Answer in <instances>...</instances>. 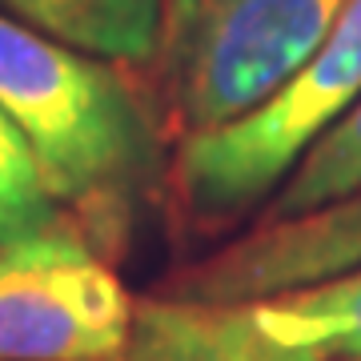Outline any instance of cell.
<instances>
[{
	"instance_id": "6da1fadb",
	"label": "cell",
	"mask_w": 361,
	"mask_h": 361,
	"mask_svg": "<svg viewBox=\"0 0 361 361\" xmlns=\"http://www.w3.org/2000/svg\"><path fill=\"white\" fill-rule=\"evenodd\" d=\"M0 113L25 133L61 205L113 209L153 169V129L125 80L8 16H0Z\"/></svg>"
},
{
	"instance_id": "7a4b0ae2",
	"label": "cell",
	"mask_w": 361,
	"mask_h": 361,
	"mask_svg": "<svg viewBox=\"0 0 361 361\" xmlns=\"http://www.w3.org/2000/svg\"><path fill=\"white\" fill-rule=\"evenodd\" d=\"M361 97V0H349L322 49L277 97L233 125L180 141L169 189L201 229L269 201L301 153Z\"/></svg>"
},
{
	"instance_id": "3957f363",
	"label": "cell",
	"mask_w": 361,
	"mask_h": 361,
	"mask_svg": "<svg viewBox=\"0 0 361 361\" xmlns=\"http://www.w3.org/2000/svg\"><path fill=\"white\" fill-rule=\"evenodd\" d=\"M349 0H169L165 97L177 125L205 133L277 97L310 65Z\"/></svg>"
},
{
	"instance_id": "277c9868",
	"label": "cell",
	"mask_w": 361,
	"mask_h": 361,
	"mask_svg": "<svg viewBox=\"0 0 361 361\" xmlns=\"http://www.w3.org/2000/svg\"><path fill=\"white\" fill-rule=\"evenodd\" d=\"M121 361H361V265L245 301L137 297Z\"/></svg>"
},
{
	"instance_id": "5b68a950",
	"label": "cell",
	"mask_w": 361,
	"mask_h": 361,
	"mask_svg": "<svg viewBox=\"0 0 361 361\" xmlns=\"http://www.w3.org/2000/svg\"><path fill=\"white\" fill-rule=\"evenodd\" d=\"M133 317L129 285L73 225L0 241V361H121Z\"/></svg>"
},
{
	"instance_id": "8992f818",
	"label": "cell",
	"mask_w": 361,
	"mask_h": 361,
	"mask_svg": "<svg viewBox=\"0 0 361 361\" xmlns=\"http://www.w3.org/2000/svg\"><path fill=\"white\" fill-rule=\"evenodd\" d=\"M361 265V193L281 225H253L161 289L180 301H245L313 285Z\"/></svg>"
},
{
	"instance_id": "52a82bcc",
	"label": "cell",
	"mask_w": 361,
	"mask_h": 361,
	"mask_svg": "<svg viewBox=\"0 0 361 361\" xmlns=\"http://www.w3.org/2000/svg\"><path fill=\"white\" fill-rule=\"evenodd\" d=\"M28 28L104 61L149 65L161 56L169 0H0Z\"/></svg>"
},
{
	"instance_id": "ba28073f",
	"label": "cell",
	"mask_w": 361,
	"mask_h": 361,
	"mask_svg": "<svg viewBox=\"0 0 361 361\" xmlns=\"http://www.w3.org/2000/svg\"><path fill=\"white\" fill-rule=\"evenodd\" d=\"M361 193V97L301 153L289 177L257 213V225H281L334 209Z\"/></svg>"
},
{
	"instance_id": "9c48e42d",
	"label": "cell",
	"mask_w": 361,
	"mask_h": 361,
	"mask_svg": "<svg viewBox=\"0 0 361 361\" xmlns=\"http://www.w3.org/2000/svg\"><path fill=\"white\" fill-rule=\"evenodd\" d=\"M61 217V201L52 193L32 145L0 113V241L49 229Z\"/></svg>"
}]
</instances>
